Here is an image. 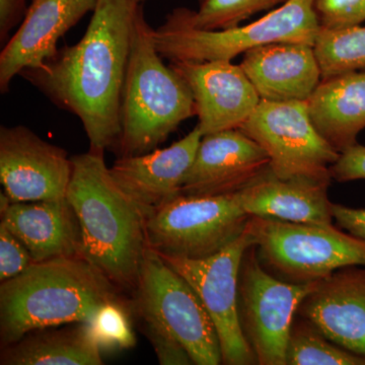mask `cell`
<instances>
[{"mask_svg":"<svg viewBox=\"0 0 365 365\" xmlns=\"http://www.w3.org/2000/svg\"><path fill=\"white\" fill-rule=\"evenodd\" d=\"M251 216L239 194H178L145 220L146 244L160 256L200 260L241 237Z\"/></svg>","mask_w":365,"mask_h":365,"instance_id":"ba28073f","label":"cell"},{"mask_svg":"<svg viewBox=\"0 0 365 365\" xmlns=\"http://www.w3.org/2000/svg\"><path fill=\"white\" fill-rule=\"evenodd\" d=\"M261 101L307 102L322 81L314 46L279 42L245 53L242 63Z\"/></svg>","mask_w":365,"mask_h":365,"instance_id":"ac0fdd59","label":"cell"},{"mask_svg":"<svg viewBox=\"0 0 365 365\" xmlns=\"http://www.w3.org/2000/svg\"><path fill=\"white\" fill-rule=\"evenodd\" d=\"M104 153L90 150L71 157L66 198L81 225L83 257L131 297L148 249L145 218L115 182Z\"/></svg>","mask_w":365,"mask_h":365,"instance_id":"7a4b0ae2","label":"cell"},{"mask_svg":"<svg viewBox=\"0 0 365 365\" xmlns=\"http://www.w3.org/2000/svg\"><path fill=\"white\" fill-rule=\"evenodd\" d=\"M316 282L281 280L269 272L255 245L242 256L237 287L240 324L260 365H287L290 328L300 302Z\"/></svg>","mask_w":365,"mask_h":365,"instance_id":"9c48e42d","label":"cell"},{"mask_svg":"<svg viewBox=\"0 0 365 365\" xmlns=\"http://www.w3.org/2000/svg\"><path fill=\"white\" fill-rule=\"evenodd\" d=\"M255 245L248 230L220 253L200 260L162 256L181 274L210 314L220 336L222 364H258L240 324L237 287L242 256Z\"/></svg>","mask_w":365,"mask_h":365,"instance_id":"8fae6325","label":"cell"},{"mask_svg":"<svg viewBox=\"0 0 365 365\" xmlns=\"http://www.w3.org/2000/svg\"><path fill=\"white\" fill-rule=\"evenodd\" d=\"M193 95L199 130L203 136L240 129L260 104L261 98L241 66L228 60L175 61Z\"/></svg>","mask_w":365,"mask_h":365,"instance_id":"4fadbf2b","label":"cell"},{"mask_svg":"<svg viewBox=\"0 0 365 365\" xmlns=\"http://www.w3.org/2000/svg\"><path fill=\"white\" fill-rule=\"evenodd\" d=\"M240 130L267 153L271 172L279 179L331 182L340 153L319 134L307 102L261 101Z\"/></svg>","mask_w":365,"mask_h":365,"instance_id":"30bf717a","label":"cell"},{"mask_svg":"<svg viewBox=\"0 0 365 365\" xmlns=\"http://www.w3.org/2000/svg\"><path fill=\"white\" fill-rule=\"evenodd\" d=\"M85 257L33 263L0 285V345L45 327L88 322L110 302H128Z\"/></svg>","mask_w":365,"mask_h":365,"instance_id":"3957f363","label":"cell"},{"mask_svg":"<svg viewBox=\"0 0 365 365\" xmlns=\"http://www.w3.org/2000/svg\"><path fill=\"white\" fill-rule=\"evenodd\" d=\"M88 322L36 329L1 347V365H102Z\"/></svg>","mask_w":365,"mask_h":365,"instance_id":"7402d4cb","label":"cell"},{"mask_svg":"<svg viewBox=\"0 0 365 365\" xmlns=\"http://www.w3.org/2000/svg\"><path fill=\"white\" fill-rule=\"evenodd\" d=\"M321 32L313 0H287L260 20L223 30L190 25L178 9L155 29V42L163 58L175 61H232L260 46L299 42L314 46Z\"/></svg>","mask_w":365,"mask_h":365,"instance_id":"5b68a950","label":"cell"},{"mask_svg":"<svg viewBox=\"0 0 365 365\" xmlns=\"http://www.w3.org/2000/svg\"><path fill=\"white\" fill-rule=\"evenodd\" d=\"M202 137L196 126L169 148L119 157L113 163L110 173L115 182L145 220L180 193Z\"/></svg>","mask_w":365,"mask_h":365,"instance_id":"e0dca14e","label":"cell"},{"mask_svg":"<svg viewBox=\"0 0 365 365\" xmlns=\"http://www.w3.org/2000/svg\"><path fill=\"white\" fill-rule=\"evenodd\" d=\"M33 263L32 257L20 240L0 223V281L20 275Z\"/></svg>","mask_w":365,"mask_h":365,"instance_id":"f1b7e54d","label":"cell"},{"mask_svg":"<svg viewBox=\"0 0 365 365\" xmlns=\"http://www.w3.org/2000/svg\"><path fill=\"white\" fill-rule=\"evenodd\" d=\"M247 230L264 267L287 282H317L338 269L365 266V242L334 225L251 216Z\"/></svg>","mask_w":365,"mask_h":365,"instance_id":"8992f818","label":"cell"},{"mask_svg":"<svg viewBox=\"0 0 365 365\" xmlns=\"http://www.w3.org/2000/svg\"><path fill=\"white\" fill-rule=\"evenodd\" d=\"M287 364L365 365V359L332 342L311 322L295 314L288 338Z\"/></svg>","mask_w":365,"mask_h":365,"instance_id":"603a6c76","label":"cell"},{"mask_svg":"<svg viewBox=\"0 0 365 365\" xmlns=\"http://www.w3.org/2000/svg\"><path fill=\"white\" fill-rule=\"evenodd\" d=\"M137 2H139V4H143V2L145 1V0H136Z\"/></svg>","mask_w":365,"mask_h":365,"instance_id":"836d02e7","label":"cell"},{"mask_svg":"<svg viewBox=\"0 0 365 365\" xmlns=\"http://www.w3.org/2000/svg\"><path fill=\"white\" fill-rule=\"evenodd\" d=\"M28 0H0V42L6 44L11 31L25 18Z\"/></svg>","mask_w":365,"mask_h":365,"instance_id":"4dcf8cb0","label":"cell"},{"mask_svg":"<svg viewBox=\"0 0 365 365\" xmlns=\"http://www.w3.org/2000/svg\"><path fill=\"white\" fill-rule=\"evenodd\" d=\"M329 181L279 179L269 170L239 194L250 216L273 217L307 225H333Z\"/></svg>","mask_w":365,"mask_h":365,"instance_id":"ffe728a7","label":"cell"},{"mask_svg":"<svg viewBox=\"0 0 365 365\" xmlns=\"http://www.w3.org/2000/svg\"><path fill=\"white\" fill-rule=\"evenodd\" d=\"M332 215L340 227L365 242V208H351L332 203Z\"/></svg>","mask_w":365,"mask_h":365,"instance_id":"1f68e13d","label":"cell"},{"mask_svg":"<svg viewBox=\"0 0 365 365\" xmlns=\"http://www.w3.org/2000/svg\"><path fill=\"white\" fill-rule=\"evenodd\" d=\"M72 158L24 125L0 127V182L13 203L66 198Z\"/></svg>","mask_w":365,"mask_h":365,"instance_id":"7c38bea8","label":"cell"},{"mask_svg":"<svg viewBox=\"0 0 365 365\" xmlns=\"http://www.w3.org/2000/svg\"><path fill=\"white\" fill-rule=\"evenodd\" d=\"M331 176L340 182L365 180V145L356 143L343 150L331 168Z\"/></svg>","mask_w":365,"mask_h":365,"instance_id":"f546056e","label":"cell"},{"mask_svg":"<svg viewBox=\"0 0 365 365\" xmlns=\"http://www.w3.org/2000/svg\"><path fill=\"white\" fill-rule=\"evenodd\" d=\"M98 0H32L18 30L0 53V91L26 69L40 68L56 56L59 40L88 13Z\"/></svg>","mask_w":365,"mask_h":365,"instance_id":"9a60e30c","label":"cell"},{"mask_svg":"<svg viewBox=\"0 0 365 365\" xmlns=\"http://www.w3.org/2000/svg\"><path fill=\"white\" fill-rule=\"evenodd\" d=\"M131 314V299L128 302H110L88 322L101 349H128L135 346Z\"/></svg>","mask_w":365,"mask_h":365,"instance_id":"484cf974","label":"cell"},{"mask_svg":"<svg viewBox=\"0 0 365 365\" xmlns=\"http://www.w3.org/2000/svg\"><path fill=\"white\" fill-rule=\"evenodd\" d=\"M287 0H198V9L179 7L187 23L202 30H223L239 26L255 14L272 9Z\"/></svg>","mask_w":365,"mask_h":365,"instance_id":"d4e9b609","label":"cell"},{"mask_svg":"<svg viewBox=\"0 0 365 365\" xmlns=\"http://www.w3.org/2000/svg\"><path fill=\"white\" fill-rule=\"evenodd\" d=\"M321 30H342L365 21V0H313Z\"/></svg>","mask_w":365,"mask_h":365,"instance_id":"4316f807","label":"cell"},{"mask_svg":"<svg viewBox=\"0 0 365 365\" xmlns=\"http://www.w3.org/2000/svg\"><path fill=\"white\" fill-rule=\"evenodd\" d=\"M137 319L140 324L141 331L155 350L158 364L162 365L194 364L186 348L169 332L148 319Z\"/></svg>","mask_w":365,"mask_h":365,"instance_id":"83f0119b","label":"cell"},{"mask_svg":"<svg viewBox=\"0 0 365 365\" xmlns=\"http://www.w3.org/2000/svg\"><path fill=\"white\" fill-rule=\"evenodd\" d=\"M130 299L131 313L176 338L194 364H222L220 336L200 297L181 274L148 247Z\"/></svg>","mask_w":365,"mask_h":365,"instance_id":"52a82bcc","label":"cell"},{"mask_svg":"<svg viewBox=\"0 0 365 365\" xmlns=\"http://www.w3.org/2000/svg\"><path fill=\"white\" fill-rule=\"evenodd\" d=\"M1 225L20 240L34 263L83 257L81 225L67 198L13 203Z\"/></svg>","mask_w":365,"mask_h":365,"instance_id":"d6986e66","label":"cell"},{"mask_svg":"<svg viewBox=\"0 0 365 365\" xmlns=\"http://www.w3.org/2000/svg\"><path fill=\"white\" fill-rule=\"evenodd\" d=\"M136 0H98L76 44L21 76L59 109L81 120L90 150H116L122 96L137 13Z\"/></svg>","mask_w":365,"mask_h":365,"instance_id":"6da1fadb","label":"cell"},{"mask_svg":"<svg viewBox=\"0 0 365 365\" xmlns=\"http://www.w3.org/2000/svg\"><path fill=\"white\" fill-rule=\"evenodd\" d=\"M11 204H13V201L4 193V191H2L0 193V215H4Z\"/></svg>","mask_w":365,"mask_h":365,"instance_id":"d6a6232c","label":"cell"},{"mask_svg":"<svg viewBox=\"0 0 365 365\" xmlns=\"http://www.w3.org/2000/svg\"><path fill=\"white\" fill-rule=\"evenodd\" d=\"M307 106L314 126L336 150L354 145L365 128V71L322 79Z\"/></svg>","mask_w":365,"mask_h":365,"instance_id":"44dd1931","label":"cell"},{"mask_svg":"<svg viewBox=\"0 0 365 365\" xmlns=\"http://www.w3.org/2000/svg\"><path fill=\"white\" fill-rule=\"evenodd\" d=\"M270 170L267 153L240 129L203 136L182 179L180 194L215 196L237 193Z\"/></svg>","mask_w":365,"mask_h":365,"instance_id":"5bb4252c","label":"cell"},{"mask_svg":"<svg viewBox=\"0 0 365 365\" xmlns=\"http://www.w3.org/2000/svg\"><path fill=\"white\" fill-rule=\"evenodd\" d=\"M322 79L365 71V26L321 30L314 45Z\"/></svg>","mask_w":365,"mask_h":365,"instance_id":"cb8c5ba5","label":"cell"},{"mask_svg":"<svg viewBox=\"0 0 365 365\" xmlns=\"http://www.w3.org/2000/svg\"><path fill=\"white\" fill-rule=\"evenodd\" d=\"M297 314L332 342L365 359V266L338 269L317 281Z\"/></svg>","mask_w":365,"mask_h":365,"instance_id":"2e32d148","label":"cell"},{"mask_svg":"<svg viewBox=\"0 0 365 365\" xmlns=\"http://www.w3.org/2000/svg\"><path fill=\"white\" fill-rule=\"evenodd\" d=\"M155 29L137 13L122 96L119 157L158 150L182 122L195 116L193 95L186 81L165 66L155 46Z\"/></svg>","mask_w":365,"mask_h":365,"instance_id":"277c9868","label":"cell"}]
</instances>
